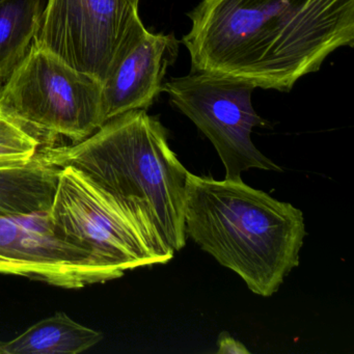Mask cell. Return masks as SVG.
Returning a JSON list of instances; mask_svg holds the SVG:
<instances>
[{
	"label": "cell",
	"instance_id": "4fadbf2b",
	"mask_svg": "<svg viewBox=\"0 0 354 354\" xmlns=\"http://www.w3.org/2000/svg\"><path fill=\"white\" fill-rule=\"evenodd\" d=\"M43 145L32 132L0 111V167H21L32 161Z\"/></svg>",
	"mask_w": 354,
	"mask_h": 354
},
{
	"label": "cell",
	"instance_id": "5bb4252c",
	"mask_svg": "<svg viewBox=\"0 0 354 354\" xmlns=\"http://www.w3.org/2000/svg\"><path fill=\"white\" fill-rule=\"evenodd\" d=\"M217 353L221 354H245L250 353L245 346L237 339L229 335H221L218 339V350Z\"/></svg>",
	"mask_w": 354,
	"mask_h": 354
},
{
	"label": "cell",
	"instance_id": "2e32d148",
	"mask_svg": "<svg viewBox=\"0 0 354 354\" xmlns=\"http://www.w3.org/2000/svg\"><path fill=\"white\" fill-rule=\"evenodd\" d=\"M138 3H140V0H138Z\"/></svg>",
	"mask_w": 354,
	"mask_h": 354
},
{
	"label": "cell",
	"instance_id": "30bf717a",
	"mask_svg": "<svg viewBox=\"0 0 354 354\" xmlns=\"http://www.w3.org/2000/svg\"><path fill=\"white\" fill-rule=\"evenodd\" d=\"M61 169L37 156L21 167H0V215L49 211Z\"/></svg>",
	"mask_w": 354,
	"mask_h": 354
},
{
	"label": "cell",
	"instance_id": "3957f363",
	"mask_svg": "<svg viewBox=\"0 0 354 354\" xmlns=\"http://www.w3.org/2000/svg\"><path fill=\"white\" fill-rule=\"evenodd\" d=\"M184 221L186 237L237 273L257 295L272 296L299 265L304 213L242 180L189 171Z\"/></svg>",
	"mask_w": 354,
	"mask_h": 354
},
{
	"label": "cell",
	"instance_id": "8fae6325",
	"mask_svg": "<svg viewBox=\"0 0 354 354\" xmlns=\"http://www.w3.org/2000/svg\"><path fill=\"white\" fill-rule=\"evenodd\" d=\"M102 339V333L59 312L1 344L0 353L77 354L94 347Z\"/></svg>",
	"mask_w": 354,
	"mask_h": 354
},
{
	"label": "cell",
	"instance_id": "8992f818",
	"mask_svg": "<svg viewBox=\"0 0 354 354\" xmlns=\"http://www.w3.org/2000/svg\"><path fill=\"white\" fill-rule=\"evenodd\" d=\"M49 216L55 232L125 272L159 264L122 207L82 171L62 167Z\"/></svg>",
	"mask_w": 354,
	"mask_h": 354
},
{
	"label": "cell",
	"instance_id": "7a4b0ae2",
	"mask_svg": "<svg viewBox=\"0 0 354 354\" xmlns=\"http://www.w3.org/2000/svg\"><path fill=\"white\" fill-rule=\"evenodd\" d=\"M55 167L72 165L100 186L140 230L159 264L186 244L189 171L169 145V132L145 109L109 120L86 140L40 149Z\"/></svg>",
	"mask_w": 354,
	"mask_h": 354
},
{
	"label": "cell",
	"instance_id": "7c38bea8",
	"mask_svg": "<svg viewBox=\"0 0 354 354\" xmlns=\"http://www.w3.org/2000/svg\"><path fill=\"white\" fill-rule=\"evenodd\" d=\"M47 0H0V82L24 61L36 40Z\"/></svg>",
	"mask_w": 354,
	"mask_h": 354
},
{
	"label": "cell",
	"instance_id": "9a60e30c",
	"mask_svg": "<svg viewBox=\"0 0 354 354\" xmlns=\"http://www.w3.org/2000/svg\"><path fill=\"white\" fill-rule=\"evenodd\" d=\"M1 86H3V82H0V90H1Z\"/></svg>",
	"mask_w": 354,
	"mask_h": 354
},
{
	"label": "cell",
	"instance_id": "6da1fadb",
	"mask_svg": "<svg viewBox=\"0 0 354 354\" xmlns=\"http://www.w3.org/2000/svg\"><path fill=\"white\" fill-rule=\"evenodd\" d=\"M182 38L192 71L288 93L354 46V0H202Z\"/></svg>",
	"mask_w": 354,
	"mask_h": 354
},
{
	"label": "cell",
	"instance_id": "52a82bcc",
	"mask_svg": "<svg viewBox=\"0 0 354 354\" xmlns=\"http://www.w3.org/2000/svg\"><path fill=\"white\" fill-rule=\"evenodd\" d=\"M140 21L138 0H47L35 44L103 84Z\"/></svg>",
	"mask_w": 354,
	"mask_h": 354
},
{
	"label": "cell",
	"instance_id": "5b68a950",
	"mask_svg": "<svg viewBox=\"0 0 354 354\" xmlns=\"http://www.w3.org/2000/svg\"><path fill=\"white\" fill-rule=\"evenodd\" d=\"M254 88L244 80L200 71L163 84L171 104L212 142L225 165V179L232 181H240L242 171L250 169L281 171L252 142V129L266 125L252 106Z\"/></svg>",
	"mask_w": 354,
	"mask_h": 354
},
{
	"label": "cell",
	"instance_id": "9c48e42d",
	"mask_svg": "<svg viewBox=\"0 0 354 354\" xmlns=\"http://www.w3.org/2000/svg\"><path fill=\"white\" fill-rule=\"evenodd\" d=\"M175 35L153 34L142 20L120 48L102 84L105 123L129 111L147 109L163 92L167 69L179 55Z\"/></svg>",
	"mask_w": 354,
	"mask_h": 354
},
{
	"label": "cell",
	"instance_id": "ba28073f",
	"mask_svg": "<svg viewBox=\"0 0 354 354\" xmlns=\"http://www.w3.org/2000/svg\"><path fill=\"white\" fill-rule=\"evenodd\" d=\"M124 273L62 238L53 227L49 211L0 215V274L82 289L120 279Z\"/></svg>",
	"mask_w": 354,
	"mask_h": 354
},
{
	"label": "cell",
	"instance_id": "277c9868",
	"mask_svg": "<svg viewBox=\"0 0 354 354\" xmlns=\"http://www.w3.org/2000/svg\"><path fill=\"white\" fill-rule=\"evenodd\" d=\"M0 111L41 142H82L103 124L102 84L32 43L0 90Z\"/></svg>",
	"mask_w": 354,
	"mask_h": 354
}]
</instances>
